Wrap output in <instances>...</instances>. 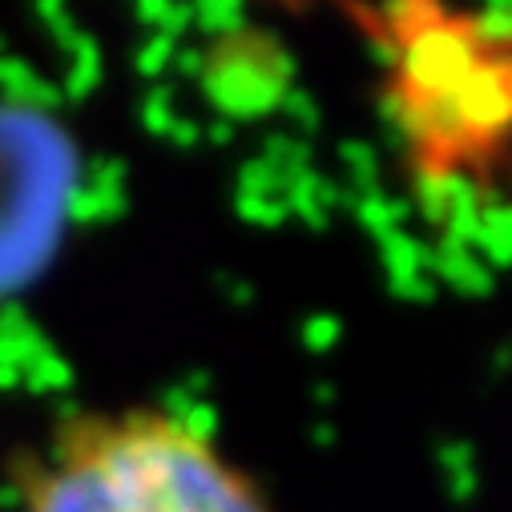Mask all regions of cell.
<instances>
[{
    "label": "cell",
    "instance_id": "obj_30",
    "mask_svg": "<svg viewBox=\"0 0 512 512\" xmlns=\"http://www.w3.org/2000/svg\"><path fill=\"white\" fill-rule=\"evenodd\" d=\"M311 396H315L319 404H331V400H335V388H331V383H315Z\"/></svg>",
    "mask_w": 512,
    "mask_h": 512
},
{
    "label": "cell",
    "instance_id": "obj_27",
    "mask_svg": "<svg viewBox=\"0 0 512 512\" xmlns=\"http://www.w3.org/2000/svg\"><path fill=\"white\" fill-rule=\"evenodd\" d=\"M206 138H210L214 146H230V142H234V125H230V121H214L210 130H206Z\"/></svg>",
    "mask_w": 512,
    "mask_h": 512
},
{
    "label": "cell",
    "instance_id": "obj_9",
    "mask_svg": "<svg viewBox=\"0 0 512 512\" xmlns=\"http://www.w3.org/2000/svg\"><path fill=\"white\" fill-rule=\"evenodd\" d=\"M125 214V194L121 186H85L77 190L73 198V210H69V222H113Z\"/></svg>",
    "mask_w": 512,
    "mask_h": 512
},
{
    "label": "cell",
    "instance_id": "obj_25",
    "mask_svg": "<svg viewBox=\"0 0 512 512\" xmlns=\"http://www.w3.org/2000/svg\"><path fill=\"white\" fill-rule=\"evenodd\" d=\"M166 138H174L178 146H194L198 138H202V125L198 121H182V117H174V125H170V134Z\"/></svg>",
    "mask_w": 512,
    "mask_h": 512
},
{
    "label": "cell",
    "instance_id": "obj_28",
    "mask_svg": "<svg viewBox=\"0 0 512 512\" xmlns=\"http://www.w3.org/2000/svg\"><path fill=\"white\" fill-rule=\"evenodd\" d=\"M311 440H315L319 448H331V444H335V428H331L327 420H319V424L311 428Z\"/></svg>",
    "mask_w": 512,
    "mask_h": 512
},
{
    "label": "cell",
    "instance_id": "obj_16",
    "mask_svg": "<svg viewBox=\"0 0 512 512\" xmlns=\"http://www.w3.org/2000/svg\"><path fill=\"white\" fill-rule=\"evenodd\" d=\"M25 375H29V383H33V392H65V388H69V379H73V371L65 367V359L53 355V351L41 355Z\"/></svg>",
    "mask_w": 512,
    "mask_h": 512
},
{
    "label": "cell",
    "instance_id": "obj_14",
    "mask_svg": "<svg viewBox=\"0 0 512 512\" xmlns=\"http://www.w3.org/2000/svg\"><path fill=\"white\" fill-rule=\"evenodd\" d=\"M238 218H246L250 226L275 230V226H283L291 218V210H287L283 198H250V194H238Z\"/></svg>",
    "mask_w": 512,
    "mask_h": 512
},
{
    "label": "cell",
    "instance_id": "obj_3",
    "mask_svg": "<svg viewBox=\"0 0 512 512\" xmlns=\"http://www.w3.org/2000/svg\"><path fill=\"white\" fill-rule=\"evenodd\" d=\"M379 117L392 142L428 150V166L480 150L512 134V57L484 49L464 81L444 97H408L392 85L379 101Z\"/></svg>",
    "mask_w": 512,
    "mask_h": 512
},
{
    "label": "cell",
    "instance_id": "obj_1",
    "mask_svg": "<svg viewBox=\"0 0 512 512\" xmlns=\"http://www.w3.org/2000/svg\"><path fill=\"white\" fill-rule=\"evenodd\" d=\"M25 500V512H267L210 444L166 416L69 428Z\"/></svg>",
    "mask_w": 512,
    "mask_h": 512
},
{
    "label": "cell",
    "instance_id": "obj_18",
    "mask_svg": "<svg viewBox=\"0 0 512 512\" xmlns=\"http://www.w3.org/2000/svg\"><path fill=\"white\" fill-rule=\"evenodd\" d=\"M339 335H343V323H339L335 315H311V319L303 323V343H307V351H315V355L331 351V347L339 343Z\"/></svg>",
    "mask_w": 512,
    "mask_h": 512
},
{
    "label": "cell",
    "instance_id": "obj_22",
    "mask_svg": "<svg viewBox=\"0 0 512 512\" xmlns=\"http://www.w3.org/2000/svg\"><path fill=\"white\" fill-rule=\"evenodd\" d=\"M436 460H440L444 476H448V472H464V468H476V448H472L468 440H444V444L436 448Z\"/></svg>",
    "mask_w": 512,
    "mask_h": 512
},
{
    "label": "cell",
    "instance_id": "obj_12",
    "mask_svg": "<svg viewBox=\"0 0 512 512\" xmlns=\"http://www.w3.org/2000/svg\"><path fill=\"white\" fill-rule=\"evenodd\" d=\"M263 162H271L275 170H307L311 166V146L295 134H267Z\"/></svg>",
    "mask_w": 512,
    "mask_h": 512
},
{
    "label": "cell",
    "instance_id": "obj_24",
    "mask_svg": "<svg viewBox=\"0 0 512 512\" xmlns=\"http://www.w3.org/2000/svg\"><path fill=\"white\" fill-rule=\"evenodd\" d=\"M170 65H174L182 77H202V69H206V53H202V49H178Z\"/></svg>",
    "mask_w": 512,
    "mask_h": 512
},
{
    "label": "cell",
    "instance_id": "obj_10",
    "mask_svg": "<svg viewBox=\"0 0 512 512\" xmlns=\"http://www.w3.org/2000/svg\"><path fill=\"white\" fill-rule=\"evenodd\" d=\"M448 166H424L420 178H416V210L444 230L448 222Z\"/></svg>",
    "mask_w": 512,
    "mask_h": 512
},
{
    "label": "cell",
    "instance_id": "obj_2",
    "mask_svg": "<svg viewBox=\"0 0 512 512\" xmlns=\"http://www.w3.org/2000/svg\"><path fill=\"white\" fill-rule=\"evenodd\" d=\"M77 190L81 158L65 125L49 109L0 101V299L49 271Z\"/></svg>",
    "mask_w": 512,
    "mask_h": 512
},
{
    "label": "cell",
    "instance_id": "obj_20",
    "mask_svg": "<svg viewBox=\"0 0 512 512\" xmlns=\"http://www.w3.org/2000/svg\"><path fill=\"white\" fill-rule=\"evenodd\" d=\"M388 291L396 299H404V303H432L440 283L432 275H408V279H388Z\"/></svg>",
    "mask_w": 512,
    "mask_h": 512
},
{
    "label": "cell",
    "instance_id": "obj_4",
    "mask_svg": "<svg viewBox=\"0 0 512 512\" xmlns=\"http://www.w3.org/2000/svg\"><path fill=\"white\" fill-rule=\"evenodd\" d=\"M291 77L295 57L275 37L242 29L238 37H226L222 45H214V53H206L202 89L214 109L242 121L279 109V97L291 85Z\"/></svg>",
    "mask_w": 512,
    "mask_h": 512
},
{
    "label": "cell",
    "instance_id": "obj_26",
    "mask_svg": "<svg viewBox=\"0 0 512 512\" xmlns=\"http://www.w3.org/2000/svg\"><path fill=\"white\" fill-rule=\"evenodd\" d=\"M218 283L226 287V299H230V303H250V299H254V287L242 283V279H218Z\"/></svg>",
    "mask_w": 512,
    "mask_h": 512
},
{
    "label": "cell",
    "instance_id": "obj_21",
    "mask_svg": "<svg viewBox=\"0 0 512 512\" xmlns=\"http://www.w3.org/2000/svg\"><path fill=\"white\" fill-rule=\"evenodd\" d=\"M142 121H146V130L150 134H170V125H174V109H170V89H154L142 105Z\"/></svg>",
    "mask_w": 512,
    "mask_h": 512
},
{
    "label": "cell",
    "instance_id": "obj_23",
    "mask_svg": "<svg viewBox=\"0 0 512 512\" xmlns=\"http://www.w3.org/2000/svg\"><path fill=\"white\" fill-rule=\"evenodd\" d=\"M444 492H448L456 504H468V500H476V492H480V476H476V468H464V472H448V476H444Z\"/></svg>",
    "mask_w": 512,
    "mask_h": 512
},
{
    "label": "cell",
    "instance_id": "obj_29",
    "mask_svg": "<svg viewBox=\"0 0 512 512\" xmlns=\"http://www.w3.org/2000/svg\"><path fill=\"white\" fill-rule=\"evenodd\" d=\"M508 367H512V343L496 347V359H492V371H496V375H504Z\"/></svg>",
    "mask_w": 512,
    "mask_h": 512
},
{
    "label": "cell",
    "instance_id": "obj_15",
    "mask_svg": "<svg viewBox=\"0 0 512 512\" xmlns=\"http://www.w3.org/2000/svg\"><path fill=\"white\" fill-rule=\"evenodd\" d=\"M279 105H283V113L299 125L303 134H319L323 113H319V105H315V97H311V93H303V89L287 85V89H283V97H279Z\"/></svg>",
    "mask_w": 512,
    "mask_h": 512
},
{
    "label": "cell",
    "instance_id": "obj_13",
    "mask_svg": "<svg viewBox=\"0 0 512 512\" xmlns=\"http://www.w3.org/2000/svg\"><path fill=\"white\" fill-rule=\"evenodd\" d=\"M238 194H250V198H283V174L263 162V158H254L238 170Z\"/></svg>",
    "mask_w": 512,
    "mask_h": 512
},
{
    "label": "cell",
    "instance_id": "obj_6",
    "mask_svg": "<svg viewBox=\"0 0 512 512\" xmlns=\"http://www.w3.org/2000/svg\"><path fill=\"white\" fill-rule=\"evenodd\" d=\"M379 263L388 267V279H408V275H428L432 267V246L412 238L408 230H392L379 238Z\"/></svg>",
    "mask_w": 512,
    "mask_h": 512
},
{
    "label": "cell",
    "instance_id": "obj_11",
    "mask_svg": "<svg viewBox=\"0 0 512 512\" xmlns=\"http://www.w3.org/2000/svg\"><path fill=\"white\" fill-rule=\"evenodd\" d=\"M194 25L202 33H210V37H222L226 41V37H238L242 33L246 13H242L238 0H210V5L194 9Z\"/></svg>",
    "mask_w": 512,
    "mask_h": 512
},
{
    "label": "cell",
    "instance_id": "obj_7",
    "mask_svg": "<svg viewBox=\"0 0 512 512\" xmlns=\"http://www.w3.org/2000/svg\"><path fill=\"white\" fill-rule=\"evenodd\" d=\"M355 218L367 234L383 238L392 230H404V222L412 218V202L404 198H383V194H371V198H359L355 202Z\"/></svg>",
    "mask_w": 512,
    "mask_h": 512
},
{
    "label": "cell",
    "instance_id": "obj_5",
    "mask_svg": "<svg viewBox=\"0 0 512 512\" xmlns=\"http://www.w3.org/2000/svg\"><path fill=\"white\" fill-rule=\"evenodd\" d=\"M428 275L436 283H448L460 295H488L492 291V271L476 259V250H468V246H460L452 238H440V246H432Z\"/></svg>",
    "mask_w": 512,
    "mask_h": 512
},
{
    "label": "cell",
    "instance_id": "obj_8",
    "mask_svg": "<svg viewBox=\"0 0 512 512\" xmlns=\"http://www.w3.org/2000/svg\"><path fill=\"white\" fill-rule=\"evenodd\" d=\"M468 33L476 37L480 49L488 53H508L512 49V0H496L480 17H464Z\"/></svg>",
    "mask_w": 512,
    "mask_h": 512
},
{
    "label": "cell",
    "instance_id": "obj_17",
    "mask_svg": "<svg viewBox=\"0 0 512 512\" xmlns=\"http://www.w3.org/2000/svg\"><path fill=\"white\" fill-rule=\"evenodd\" d=\"M174 53H178V45L170 41V37H162V33H150L146 37V45L138 49V73H146V77H158L170 61H174Z\"/></svg>",
    "mask_w": 512,
    "mask_h": 512
},
{
    "label": "cell",
    "instance_id": "obj_19",
    "mask_svg": "<svg viewBox=\"0 0 512 512\" xmlns=\"http://www.w3.org/2000/svg\"><path fill=\"white\" fill-rule=\"evenodd\" d=\"M178 428L190 436V440H198V444H210L214 436H218V412L210 408V404H190V412L178 420Z\"/></svg>",
    "mask_w": 512,
    "mask_h": 512
}]
</instances>
